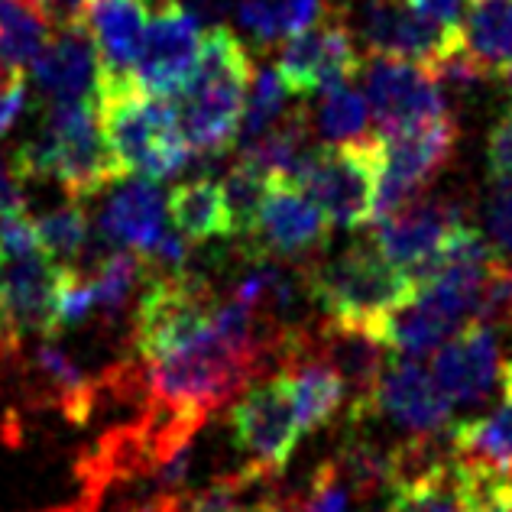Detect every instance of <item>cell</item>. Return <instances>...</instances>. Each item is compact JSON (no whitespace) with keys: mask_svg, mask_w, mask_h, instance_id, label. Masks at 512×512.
Returning <instances> with one entry per match:
<instances>
[{"mask_svg":"<svg viewBox=\"0 0 512 512\" xmlns=\"http://www.w3.org/2000/svg\"><path fill=\"white\" fill-rule=\"evenodd\" d=\"M101 234L107 244L146 256L166 231V195L153 179L124 182L101 211Z\"/></svg>","mask_w":512,"mask_h":512,"instance_id":"cell-20","label":"cell"},{"mask_svg":"<svg viewBox=\"0 0 512 512\" xmlns=\"http://www.w3.org/2000/svg\"><path fill=\"white\" fill-rule=\"evenodd\" d=\"M49 512H88L85 506H62V509H49Z\"/></svg>","mask_w":512,"mask_h":512,"instance_id":"cell-41","label":"cell"},{"mask_svg":"<svg viewBox=\"0 0 512 512\" xmlns=\"http://www.w3.org/2000/svg\"><path fill=\"white\" fill-rule=\"evenodd\" d=\"M376 175H380V137L312 146L292 182H299L338 231L370 224Z\"/></svg>","mask_w":512,"mask_h":512,"instance_id":"cell-6","label":"cell"},{"mask_svg":"<svg viewBox=\"0 0 512 512\" xmlns=\"http://www.w3.org/2000/svg\"><path fill=\"white\" fill-rule=\"evenodd\" d=\"M46 253L36 237V221L26 211V201L0 211V260H17V256Z\"/></svg>","mask_w":512,"mask_h":512,"instance_id":"cell-31","label":"cell"},{"mask_svg":"<svg viewBox=\"0 0 512 512\" xmlns=\"http://www.w3.org/2000/svg\"><path fill=\"white\" fill-rule=\"evenodd\" d=\"M292 500L299 506V512H354V496H350L334 461L318 464L308 490L302 496H292Z\"/></svg>","mask_w":512,"mask_h":512,"instance_id":"cell-30","label":"cell"},{"mask_svg":"<svg viewBox=\"0 0 512 512\" xmlns=\"http://www.w3.org/2000/svg\"><path fill=\"white\" fill-rule=\"evenodd\" d=\"M94 72H98V56L88 30L78 20L59 23L30 62L33 85L49 101L91 98Z\"/></svg>","mask_w":512,"mask_h":512,"instance_id":"cell-18","label":"cell"},{"mask_svg":"<svg viewBox=\"0 0 512 512\" xmlns=\"http://www.w3.org/2000/svg\"><path fill=\"white\" fill-rule=\"evenodd\" d=\"M354 36H360L367 56H396L425 65L428 72L464 46V36L457 30H444L419 17L402 0H363Z\"/></svg>","mask_w":512,"mask_h":512,"instance_id":"cell-13","label":"cell"},{"mask_svg":"<svg viewBox=\"0 0 512 512\" xmlns=\"http://www.w3.org/2000/svg\"><path fill=\"white\" fill-rule=\"evenodd\" d=\"M26 94H30L26 69H13L7 75H0V137L17 124V117L23 114Z\"/></svg>","mask_w":512,"mask_h":512,"instance_id":"cell-35","label":"cell"},{"mask_svg":"<svg viewBox=\"0 0 512 512\" xmlns=\"http://www.w3.org/2000/svg\"><path fill=\"white\" fill-rule=\"evenodd\" d=\"M367 415H383L389 425L402 428L406 435H444L451 431L454 409L438 389L435 376L419 360L393 357L376 380L370 406L360 419Z\"/></svg>","mask_w":512,"mask_h":512,"instance_id":"cell-15","label":"cell"},{"mask_svg":"<svg viewBox=\"0 0 512 512\" xmlns=\"http://www.w3.org/2000/svg\"><path fill=\"white\" fill-rule=\"evenodd\" d=\"M370 127V104L367 94L357 91L354 85H338L321 91V104L315 111L312 130L325 143H344L367 137Z\"/></svg>","mask_w":512,"mask_h":512,"instance_id":"cell-27","label":"cell"},{"mask_svg":"<svg viewBox=\"0 0 512 512\" xmlns=\"http://www.w3.org/2000/svg\"><path fill=\"white\" fill-rule=\"evenodd\" d=\"M46 10H49V17L56 20V23H65V20H72L75 17V10L82 0H39Z\"/></svg>","mask_w":512,"mask_h":512,"instance_id":"cell-39","label":"cell"},{"mask_svg":"<svg viewBox=\"0 0 512 512\" xmlns=\"http://www.w3.org/2000/svg\"><path fill=\"white\" fill-rule=\"evenodd\" d=\"M273 175L263 172L260 166L240 163L224 175L221 182V195H224V208H227V224H231V237H237L240 244L253 234V224H256V214H260V205L266 198V188Z\"/></svg>","mask_w":512,"mask_h":512,"instance_id":"cell-28","label":"cell"},{"mask_svg":"<svg viewBox=\"0 0 512 512\" xmlns=\"http://www.w3.org/2000/svg\"><path fill=\"white\" fill-rule=\"evenodd\" d=\"M487 227H490L496 253H500L506 263H512V182L496 185V192L487 205Z\"/></svg>","mask_w":512,"mask_h":512,"instance_id":"cell-32","label":"cell"},{"mask_svg":"<svg viewBox=\"0 0 512 512\" xmlns=\"http://www.w3.org/2000/svg\"><path fill=\"white\" fill-rule=\"evenodd\" d=\"M331 224L299 182L273 175L256 214L253 234L240 244L247 260L305 263L328 247Z\"/></svg>","mask_w":512,"mask_h":512,"instance_id":"cell-10","label":"cell"},{"mask_svg":"<svg viewBox=\"0 0 512 512\" xmlns=\"http://www.w3.org/2000/svg\"><path fill=\"white\" fill-rule=\"evenodd\" d=\"M253 59L247 46L227 30L214 26L201 36L192 78L175 101V120L198 156H221L237 143V127L244 117L247 91L253 82Z\"/></svg>","mask_w":512,"mask_h":512,"instance_id":"cell-2","label":"cell"},{"mask_svg":"<svg viewBox=\"0 0 512 512\" xmlns=\"http://www.w3.org/2000/svg\"><path fill=\"white\" fill-rule=\"evenodd\" d=\"M302 266L312 305L321 308V315L344 318V321H380L389 308L399 305L409 295L412 282L393 266L386 256L370 244H354L338 256L325 250L308 256Z\"/></svg>","mask_w":512,"mask_h":512,"instance_id":"cell-4","label":"cell"},{"mask_svg":"<svg viewBox=\"0 0 512 512\" xmlns=\"http://www.w3.org/2000/svg\"><path fill=\"white\" fill-rule=\"evenodd\" d=\"M487 169L493 185L512 182V107L496 120L487 143Z\"/></svg>","mask_w":512,"mask_h":512,"instance_id":"cell-33","label":"cell"},{"mask_svg":"<svg viewBox=\"0 0 512 512\" xmlns=\"http://www.w3.org/2000/svg\"><path fill=\"white\" fill-rule=\"evenodd\" d=\"M451 448L457 461L470 467L509 474L512 470V396L496 402L483 415H474L461 425H451Z\"/></svg>","mask_w":512,"mask_h":512,"instance_id":"cell-21","label":"cell"},{"mask_svg":"<svg viewBox=\"0 0 512 512\" xmlns=\"http://www.w3.org/2000/svg\"><path fill=\"white\" fill-rule=\"evenodd\" d=\"M266 503V500H263ZM244 512H260V503H256V506H250V509H244Z\"/></svg>","mask_w":512,"mask_h":512,"instance_id":"cell-42","label":"cell"},{"mask_svg":"<svg viewBox=\"0 0 512 512\" xmlns=\"http://www.w3.org/2000/svg\"><path fill=\"white\" fill-rule=\"evenodd\" d=\"M237 17L253 33V39L260 46H273L276 39H282L276 0H240V4H237Z\"/></svg>","mask_w":512,"mask_h":512,"instance_id":"cell-34","label":"cell"},{"mask_svg":"<svg viewBox=\"0 0 512 512\" xmlns=\"http://www.w3.org/2000/svg\"><path fill=\"white\" fill-rule=\"evenodd\" d=\"M7 159L17 182L52 179L75 201L127 179L124 166L101 137L91 98L52 101L36 137L17 146Z\"/></svg>","mask_w":512,"mask_h":512,"instance_id":"cell-1","label":"cell"},{"mask_svg":"<svg viewBox=\"0 0 512 512\" xmlns=\"http://www.w3.org/2000/svg\"><path fill=\"white\" fill-rule=\"evenodd\" d=\"M376 137H380V175H376L370 224L389 218L428 192V185L454 159L461 130H457V120L444 111L412 127L376 133Z\"/></svg>","mask_w":512,"mask_h":512,"instance_id":"cell-5","label":"cell"},{"mask_svg":"<svg viewBox=\"0 0 512 512\" xmlns=\"http://www.w3.org/2000/svg\"><path fill=\"white\" fill-rule=\"evenodd\" d=\"M386 512H470L467 467L454 454L425 477L399 483L389 493Z\"/></svg>","mask_w":512,"mask_h":512,"instance_id":"cell-24","label":"cell"},{"mask_svg":"<svg viewBox=\"0 0 512 512\" xmlns=\"http://www.w3.org/2000/svg\"><path fill=\"white\" fill-rule=\"evenodd\" d=\"M457 224H464V208L451 198H415L389 218L376 221L373 247L402 273H412L435 253Z\"/></svg>","mask_w":512,"mask_h":512,"instance_id":"cell-17","label":"cell"},{"mask_svg":"<svg viewBox=\"0 0 512 512\" xmlns=\"http://www.w3.org/2000/svg\"><path fill=\"white\" fill-rule=\"evenodd\" d=\"M412 13L444 26V30H457L461 33V23H464V13L470 7V0H402Z\"/></svg>","mask_w":512,"mask_h":512,"instance_id":"cell-36","label":"cell"},{"mask_svg":"<svg viewBox=\"0 0 512 512\" xmlns=\"http://www.w3.org/2000/svg\"><path fill=\"white\" fill-rule=\"evenodd\" d=\"M56 26L39 0H0V72L26 69Z\"/></svg>","mask_w":512,"mask_h":512,"instance_id":"cell-25","label":"cell"},{"mask_svg":"<svg viewBox=\"0 0 512 512\" xmlns=\"http://www.w3.org/2000/svg\"><path fill=\"white\" fill-rule=\"evenodd\" d=\"M150 276V266L140 253H133L127 247H117L111 253H104L94 269L88 273L91 292H94V308H101L104 318H117L133 299L140 282Z\"/></svg>","mask_w":512,"mask_h":512,"instance_id":"cell-26","label":"cell"},{"mask_svg":"<svg viewBox=\"0 0 512 512\" xmlns=\"http://www.w3.org/2000/svg\"><path fill=\"white\" fill-rule=\"evenodd\" d=\"M431 376H435L451 409H467L483 415L496 402L512 396V357L500 344V334L483 321H470L467 328L451 334L431 354Z\"/></svg>","mask_w":512,"mask_h":512,"instance_id":"cell-8","label":"cell"},{"mask_svg":"<svg viewBox=\"0 0 512 512\" xmlns=\"http://www.w3.org/2000/svg\"><path fill=\"white\" fill-rule=\"evenodd\" d=\"M20 201H23V192H20L17 175L10 169V159L0 156V211L10 205H20Z\"/></svg>","mask_w":512,"mask_h":512,"instance_id":"cell-38","label":"cell"},{"mask_svg":"<svg viewBox=\"0 0 512 512\" xmlns=\"http://www.w3.org/2000/svg\"><path fill=\"white\" fill-rule=\"evenodd\" d=\"M231 438L253 467L263 474H279L289 464L295 444L302 438L299 415L289 393V380L282 373L253 380L244 393L231 402L227 412Z\"/></svg>","mask_w":512,"mask_h":512,"instance_id":"cell-9","label":"cell"},{"mask_svg":"<svg viewBox=\"0 0 512 512\" xmlns=\"http://www.w3.org/2000/svg\"><path fill=\"white\" fill-rule=\"evenodd\" d=\"M464 52L483 78H500L512 62V0H470L461 23Z\"/></svg>","mask_w":512,"mask_h":512,"instance_id":"cell-22","label":"cell"},{"mask_svg":"<svg viewBox=\"0 0 512 512\" xmlns=\"http://www.w3.org/2000/svg\"><path fill=\"white\" fill-rule=\"evenodd\" d=\"M56 263L46 253L0 260V315L20 334H49Z\"/></svg>","mask_w":512,"mask_h":512,"instance_id":"cell-19","label":"cell"},{"mask_svg":"<svg viewBox=\"0 0 512 512\" xmlns=\"http://www.w3.org/2000/svg\"><path fill=\"white\" fill-rule=\"evenodd\" d=\"M201 49V23L182 0H163L146 23L133 82L150 98L175 101L192 78Z\"/></svg>","mask_w":512,"mask_h":512,"instance_id":"cell-12","label":"cell"},{"mask_svg":"<svg viewBox=\"0 0 512 512\" xmlns=\"http://www.w3.org/2000/svg\"><path fill=\"white\" fill-rule=\"evenodd\" d=\"M305 347L341 376L350 422H357L367 412L376 380L386 370V363L396 357L380 338V331L367 321H344L328 315H321L305 328Z\"/></svg>","mask_w":512,"mask_h":512,"instance_id":"cell-11","label":"cell"},{"mask_svg":"<svg viewBox=\"0 0 512 512\" xmlns=\"http://www.w3.org/2000/svg\"><path fill=\"white\" fill-rule=\"evenodd\" d=\"M276 10H279V33L282 39H289L315 23V17L321 13V0H276Z\"/></svg>","mask_w":512,"mask_h":512,"instance_id":"cell-37","label":"cell"},{"mask_svg":"<svg viewBox=\"0 0 512 512\" xmlns=\"http://www.w3.org/2000/svg\"><path fill=\"white\" fill-rule=\"evenodd\" d=\"M367 104L370 120L380 133L412 127L419 120L448 111L441 82L425 65H415L396 56H367Z\"/></svg>","mask_w":512,"mask_h":512,"instance_id":"cell-14","label":"cell"},{"mask_svg":"<svg viewBox=\"0 0 512 512\" xmlns=\"http://www.w3.org/2000/svg\"><path fill=\"white\" fill-rule=\"evenodd\" d=\"M363 59L367 56L357 49L347 10L321 0L315 23L286 39L273 69L295 98H312V94L354 82L363 72Z\"/></svg>","mask_w":512,"mask_h":512,"instance_id":"cell-7","label":"cell"},{"mask_svg":"<svg viewBox=\"0 0 512 512\" xmlns=\"http://www.w3.org/2000/svg\"><path fill=\"white\" fill-rule=\"evenodd\" d=\"M72 20L85 26L94 43V85L133 82V65L150 23V0H82Z\"/></svg>","mask_w":512,"mask_h":512,"instance_id":"cell-16","label":"cell"},{"mask_svg":"<svg viewBox=\"0 0 512 512\" xmlns=\"http://www.w3.org/2000/svg\"><path fill=\"white\" fill-rule=\"evenodd\" d=\"M500 78H503V85H506V91H509V98H512V62L506 65V69L500 72Z\"/></svg>","mask_w":512,"mask_h":512,"instance_id":"cell-40","label":"cell"},{"mask_svg":"<svg viewBox=\"0 0 512 512\" xmlns=\"http://www.w3.org/2000/svg\"><path fill=\"white\" fill-rule=\"evenodd\" d=\"M166 221L188 240V244L231 237L221 182L201 175V179H188L182 185H175L166 198Z\"/></svg>","mask_w":512,"mask_h":512,"instance_id":"cell-23","label":"cell"},{"mask_svg":"<svg viewBox=\"0 0 512 512\" xmlns=\"http://www.w3.org/2000/svg\"><path fill=\"white\" fill-rule=\"evenodd\" d=\"M36 237L56 266H75L88 247V214L82 201L69 198L56 211L36 218Z\"/></svg>","mask_w":512,"mask_h":512,"instance_id":"cell-29","label":"cell"},{"mask_svg":"<svg viewBox=\"0 0 512 512\" xmlns=\"http://www.w3.org/2000/svg\"><path fill=\"white\" fill-rule=\"evenodd\" d=\"M91 104L104 143L127 175L159 182L179 172L192 156L175 120V104L143 94L137 82L94 85Z\"/></svg>","mask_w":512,"mask_h":512,"instance_id":"cell-3","label":"cell"}]
</instances>
